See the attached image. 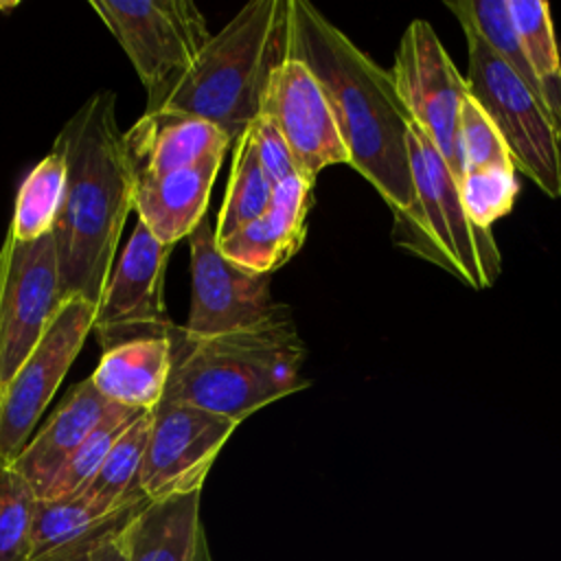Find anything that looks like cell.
Here are the masks:
<instances>
[{"label": "cell", "mask_w": 561, "mask_h": 561, "mask_svg": "<svg viewBox=\"0 0 561 561\" xmlns=\"http://www.w3.org/2000/svg\"><path fill=\"white\" fill-rule=\"evenodd\" d=\"M64 305L53 232L0 248V394L35 351Z\"/></svg>", "instance_id": "cell-10"}, {"label": "cell", "mask_w": 561, "mask_h": 561, "mask_svg": "<svg viewBox=\"0 0 561 561\" xmlns=\"http://www.w3.org/2000/svg\"><path fill=\"white\" fill-rule=\"evenodd\" d=\"M237 427V421L193 405L160 403L151 410V434L140 473L147 500L204 489L213 462Z\"/></svg>", "instance_id": "cell-13"}, {"label": "cell", "mask_w": 561, "mask_h": 561, "mask_svg": "<svg viewBox=\"0 0 561 561\" xmlns=\"http://www.w3.org/2000/svg\"><path fill=\"white\" fill-rule=\"evenodd\" d=\"M136 515V513H134ZM129 524V522H127ZM127 524H123L121 528L112 530L92 552L85 561H127V539H125V528Z\"/></svg>", "instance_id": "cell-31"}, {"label": "cell", "mask_w": 561, "mask_h": 561, "mask_svg": "<svg viewBox=\"0 0 561 561\" xmlns=\"http://www.w3.org/2000/svg\"><path fill=\"white\" fill-rule=\"evenodd\" d=\"M134 180L224 160L232 140L213 123L182 114H142L125 131Z\"/></svg>", "instance_id": "cell-15"}, {"label": "cell", "mask_w": 561, "mask_h": 561, "mask_svg": "<svg viewBox=\"0 0 561 561\" xmlns=\"http://www.w3.org/2000/svg\"><path fill=\"white\" fill-rule=\"evenodd\" d=\"M171 250L173 245L158 241L142 221H136L96 305L92 333L103 353L131 340L171 337L175 331L178 324L164 307V272Z\"/></svg>", "instance_id": "cell-11"}, {"label": "cell", "mask_w": 561, "mask_h": 561, "mask_svg": "<svg viewBox=\"0 0 561 561\" xmlns=\"http://www.w3.org/2000/svg\"><path fill=\"white\" fill-rule=\"evenodd\" d=\"M313 186L294 178L274 188L270 208L228 239L219 241V252L234 265L272 274L283 267L305 243L307 215L313 204Z\"/></svg>", "instance_id": "cell-16"}, {"label": "cell", "mask_w": 561, "mask_h": 561, "mask_svg": "<svg viewBox=\"0 0 561 561\" xmlns=\"http://www.w3.org/2000/svg\"><path fill=\"white\" fill-rule=\"evenodd\" d=\"M285 24L287 0L243 4L145 114L204 118L234 142L259 116L272 70L285 59Z\"/></svg>", "instance_id": "cell-4"}, {"label": "cell", "mask_w": 561, "mask_h": 561, "mask_svg": "<svg viewBox=\"0 0 561 561\" xmlns=\"http://www.w3.org/2000/svg\"><path fill=\"white\" fill-rule=\"evenodd\" d=\"M515 167H489L465 171L458 191L471 221L491 230L493 221L508 215L519 193Z\"/></svg>", "instance_id": "cell-28"}, {"label": "cell", "mask_w": 561, "mask_h": 561, "mask_svg": "<svg viewBox=\"0 0 561 561\" xmlns=\"http://www.w3.org/2000/svg\"><path fill=\"white\" fill-rule=\"evenodd\" d=\"M149 434L151 412H145L118 436L96 473L75 495L105 513H116L145 502L147 495L140 489V473Z\"/></svg>", "instance_id": "cell-21"}, {"label": "cell", "mask_w": 561, "mask_h": 561, "mask_svg": "<svg viewBox=\"0 0 561 561\" xmlns=\"http://www.w3.org/2000/svg\"><path fill=\"white\" fill-rule=\"evenodd\" d=\"M140 414L145 412L116 403L110 410V414L99 423V427L70 456V460L64 465V469L57 473V478L39 500H59V497L75 495L96 473V469L105 460L112 445Z\"/></svg>", "instance_id": "cell-26"}, {"label": "cell", "mask_w": 561, "mask_h": 561, "mask_svg": "<svg viewBox=\"0 0 561 561\" xmlns=\"http://www.w3.org/2000/svg\"><path fill=\"white\" fill-rule=\"evenodd\" d=\"M390 75L410 121L432 140L460 184L465 175L460 110L469 88L430 22H410L399 39Z\"/></svg>", "instance_id": "cell-9"}, {"label": "cell", "mask_w": 561, "mask_h": 561, "mask_svg": "<svg viewBox=\"0 0 561 561\" xmlns=\"http://www.w3.org/2000/svg\"><path fill=\"white\" fill-rule=\"evenodd\" d=\"M221 160L173 171L156 178L134 180V210L151 234L175 245L206 219L213 182Z\"/></svg>", "instance_id": "cell-18"}, {"label": "cell", "mask_w": 561, "mask_h": 561, "mask_svg": "<svg viewBox=\"0 0 561 561\" xmlns=\"http://www.w3.org/2000/svg\"><path fill=\"white\" fill-rule=\"evenodd\" d=\"M37 500L26 478L0 460V561H31Z\"/></svg>", "instance_id": "cell-27"}, {"label": "cell", "mask_w": 561, "mask_h": 561, "mask_svg": "<svg viewBox=\"0 0 561 561\" xmlns=\"http://www.w3.org/2000/svg\"><path fill=\"white\" fill-rule=\"evenodd\" d=\"M285 57L302 61L318 79L346 145L348 164L381 195L392 215L410 208L412 121L390 70L377 66L307 0H287Z\"/></svg>", "instance_id": "cell-1"}, {"label": "cell", "mask_w": 561, "mask_h": 561, "mask_svg": "<svg viewBox=\"0 0 561 561\" xmlns=\"http://www.w3.org/2000/svg\"><path fill=\"white\" fill-rule=\"evenodd\" d=\"M202 489L160 500H147L125 528L127 561H191L206 533Z\"/></svg>", "instance_id": "cell-20"}, {"label": "cell", "mask_w": 561, "mask_h": 561, "mask_svg": "<svg viewBox=\"0 0 561 561\" xmlns=\"http://www.w3.org/2000/svg\"><path fill=\"white\" fill-rule=\"evenodd\" d=\"M191 561H213L210 557V548H208V539H206V533L199 537L197 541V548H195V554Z\"/></svg>", "instance_id": "cell-32"}, {"label": "cell", "mask_w": 561, "mask_h": 561, "mask_svg": "<svg viewBox=\"0 0 561 561\" xmlns=\"http://www.w3.org/2000/svg\"><path fill=\"white\" fill-rule=\"evenodd\" d=\"M467 88L504 136L513 164L548 197H561V131L546 105L467 20Z\"/></svg>", "instance_id": "cell-6"}, {"label": "cell", "mask_w": 561, "mask_h": 561, "mask_svg": "<svg viewBox=\"0 0 561 561\" xmlns=\"http://www.w3.org/2000/svg\"><path fill=\"white\" fill-rule=\"evenodd\" d=\"M66 173V158L53 147L24 178L9 226L15 241H35L53 232L64 202Z\"/></svg>", "instance_id": "cell-23"}, {"label": "cell", "mask_w": 561, "mask_h": 561, "mask_svg": "<svg viewBox=\"0 0 561 561\" xmlns=\"http://www.w3.org/2000/svg\"><path fill=\"white\" fill-rule=\"evenodd\" d=\"M114 405L116 403L94 388L90 377L66 392L61 405L53 412L46 425L11 462L26 478L37 497H44L70 456L99 427Z\"/></svg>", "instance_id": "cell-17"}, {"label": "cell", "mask_w": 561, "mask_h": 561, "mask_svg": "<svg viewBox=\"0 0 561 561\" xmlns=\"http://www.w3.org/2000/svg\"><path fill=\"white\" fill-rule=\"evenodd\" d=\"M20 2L18 0H13V2H0V13H4V11H11V9H15Z\"/></svg>", "instance_id": "cell-33"}, {"label": "cell", "mask_w": 561, "mask_h": 561, "mask_svg": "<svg viewBox=\"0 0 561 561\" xmlns=\"http://www.w3.org/2000/svg\"><path fill=\"white\" fill-rule=\"evenodd\" d=\"M96 305L83 298L64 300L48 331L0 394V460L13 462L26 447L33 427L50 403L68 368L92 333Z\"/></svg>", "instance_id": "cell-12"}, {"label": "cell", "mask_w": 561, "mask_h": 561, "mask_svg": "<svg viewBox=\"0 0 561 561\" xmlns=\"http://www.w3.org/2000/svg\"><path fill=\"white\" fill-rule=\"evenodd\" d=\"M66 158L64 202L53 226L64 300L99 305L129 210L134 173L116 94L94 92L61 127L53 145Z\"/></svg>", "instance_id": "cell-2"}, {"label": "cell", "mask_w": 561, "mask_h": 561, "mask_svg": "<svg viewBox=\"0 0 561 561\" xmlns=\"http://www.w3.org/2000/svg\"><path fill=\"white\" fill-rule=\"evenodd\" d=\"M259 114L276 125L298 175L311 186L324 167L348 164V151L331 105L302 61L285 57L272 70Z\"/></svg>", "instance_id": "cell-14"}, {"label": "cell", "mask_w": 561, "mask_h": 561, "mask_svg": "<svg viewBox=\"0 0 561 561\" xmlns=\"http://www.w3.org/2000/svg\"><path fill=\"white\" fill-rule=\"evenodd\" d=\"M171 344L173 362L162 403L193 405L241 423L309 386L300 375L307 346L294 320L206 340H188L175 327Z\"/></svg>", "instance_id": "cell-3"}, {"label": "cell", "mask_w": 561, "mask_h": 561, "mask_svg": "<svg viewBox=\"0 0 561 561\" xmlns=\"http://www.w3.org/2000/svg\"><path fill=\"white\" fill-rule=\"evenodd\" d=\"M171 362V337L131 340L105 351L90 379L112 403L151 412L162 403Z\"/></svg>", "instance_id": "cell-19"}, {"label": "cell", "mask_w": 561, "mask_h": 561, "mask_svg": "<svg viewBox=\"0 0 561 561\" xmlns=\"http://www.w3.org/2000/svg\"><path fill=\"white\" fill-rule=\"evenodd\" d=\"M408 153L414 202L392 215L394 245L438 265L471 289L491 287L502 270L495 237L471 221L447 162L414 123L408 129Z\"/></svg>", "instance_id": "cell-5"}, {"label": "cell", "mask_w": 561, "mask_h": 561, "mask_svg": "<svg viewBox=\"0 0 561 561\" xmlns=\"http://www.w3.org/2000/svg\"><path fill=\"white\" fill-rule=\"evenodd\" d=\"M188 245L193 291L188 320L180 327L188 340L254 331L291 320V309L272 296L270 274H254L228 261L206 219L191 232Z\"/></svg>", "instance_id": "cell-8"}, {"label": "cell", "mask_w": 561, "mask_h": 561, "mask_svg": "<svg viewBox=\"0 0 561 561\" xmlns=\"http://www.w3.org/2000/svg\"><path fill=\"white\" fill-rule=\"evenodd\" d=\"M232 145H234V151H232L230 178H228L226 197L215 224L217 243L228 239L243 226L252 224L254 219H259L270 208L274 197V186L261 167L252 129L248 127Z\"/></svg>", "instance_id": "cell-22"}, {"label": "cell", "mask_w": 561, "mask_h": 561, "mask_svg": "<svg viewBox=\"0 0 561 561\" xmlns=\"http://www.w3.org/2000/svg\"><path fill=\"white\" fill-rule=\"evenodd\" d=\"M90 7L129 57L147 103L160 99L193 66L213 35L191 0H92Z\"/></svg>", "instance_id": "cell-7"}, {"label": "cell", "mask_w": 561, "mask_h": 561, "mask_svg": "<svg viewBox=\"0 0 561 561\" xmlns=\"http://www.w3.org/2000/svg\"><path fill=\"white\" fill-rule=\"evenodd\" d=\"M252 134H254V142H256V151H259V160L261 167L267 175V180L272 182V186H280L298 175V169L294 164L291 151L285 142V138L280 136V131L276 129L274 123H270L265 116H256L250 125Z\"/></svg>", "instance_id": "cell-30"}, {"label": "cell", "mask_w": 561, "mask_h": 561, "mask_svg": "<svg viewBox=\"0 0 561 561\" xmlns=\"http://www.w3.org/2000/svg\"><path fill=\"white\" fill-rule=\"evenodd\" d=\"M528 64L546 88V105L561 131V55L548 2L506 0Z\"/></svg>", "instance_id": "cell-24"}, {"label": "cell", "mask_w": 561, "mask_h": 561, "mask_svg": "<svg viewBox=\"0 0 561 561\" xmlns=\"http://www.w3.org/2000/svg\"><path fill=\"white\" fill-rule=\"evenodd\" d=\"M123 511L105 513L79 495H68L59 500H37L31 533V561H37L64 546L83 539L85 535H90L92 530H96L99 526H103L107 519Z\"/></svg>", "instance_id": "cell-25"}, {"label": "cell", "mask_w": 561, "mask_h": 561, "mask_svg": "<svg viewBox=\"0 0 561 561\" xmlns=\"http://www.w3.org/2000/svg\"><path fill=\"white\" fill-rule=\"evenodd\" d=\"M460 142L465 153V171L515 167L502 131L471 94H467L460 110Z\"/></svg>", "instance_id": "cell-29"}]
</instances>
